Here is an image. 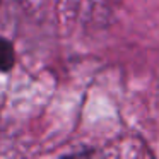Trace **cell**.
Returning a JSON list of instances; mask_svg holds the SVG:
<instances>
[]
</instances>
